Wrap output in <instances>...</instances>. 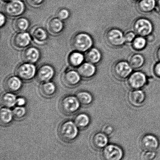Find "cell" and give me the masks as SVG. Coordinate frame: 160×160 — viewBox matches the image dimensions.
<instances>
[{
  "mask_svg": "<svg viewBox=\"0 0 160 160\" xmlns=\"http://www.w3.org/2000/svg\"><path fill=\"white\" fill-rule=\"evenodd\" d=\"M107 39L109 43L115 46L122 45L125 42V37L123 34L117 29L110 31L107 34Z\"/></svg>",
  "mask_w": 160,
  "mask_h": 160,
  "instance_id": "9a60e30c",
  "label": "cell"
},
{
  "mask_svg": "<svg viewBox=\"0 0 160 160\" xmlns=\"http://www.w3.org/2000/svg\"><path fill=\"white\" fill-rule=\"evenodd\" d=\"M77 126L71 121H66L62 123L59 128V136L64 141L71 142L78 136Z\"/></svg>",
  "mask_w": 160,
  "mask_h": 160,
  "instance_id": "6da1fadb",
  "label": "cell"
},
{
  "mask_svg": "<svg viewBox=\"0 0 160 160\" xmlns=\"http://www.w3.org/2000/svg\"><path fill=\"white\" fill-rule=\"evenodd\" d=\"M28 3L32 6H40L43 2V0H27Z\"/></svg>",
  "mask_w": 160,
  "mask_h": 160,
  "instance_id": "8d00e7d4",
  "label": "cell"
},
{
  "mask_svg": "<svg viewBox=\"0 0 160 160\" xmlns=\"http://www.w3.org/2000/svg\"><path fill=\"white\" fill-rule=\"evenodd\" d=\"M3 1H12V0H3Z\"/></svg>",
  "mask_w": 160,
  "mask_h": 160,
  "instance_id": "ee69618b",
  "label": "cell"
},
{
  "mask_svg": "<svg viewBox=\"0 0 160 160\" xmlns=\"http://www.w3.org/2000/svg\"><path fill=\"white\" fill-rule=\"evenodd\" d=\"M31 41V38L29 34L19 32L15 34L12 37V44L15 48L21 49L28 46Z\"/></svg>",
  "mask_w": 160,
  "mask_h": 160,
  "instance_id": "ba28073f",
  "label": "cell"
},
{
  "mask_svg": "<svg viewBox=\"0 0 160 160\" xmlns=\"http://www.w3.org/2000/svg\"><path fill=\"white\" fill-rule=\"evenodd\" d=\"M47 27L51 34H57L62 32L63 25L62 20L58 18H52L48 20Z\"/></svg>",
  "mask_w": 160,
  "mask_h": 160,
  "instance_id": "ffe728a7",
  "label": "cell"
},
{
  "mask_svg": "<svg viewBox=\"0 0 160 160\" xmlns=\"http://www.w3.org/2000/svg\"><path fill=\"white\" fill-rule=\"evenodd\" d=\"M40 91L42 95L47 98L52 96L56 92V87L52 82H43L40 87Z\"/></svg>",
  "mask_w": 160,
  "mask_h": 160,
  "instance_id": "7402d4cb",
  "label": "cell"
},
{
  "mask_svg": "<svg viewBox=\"0 0 160 160\" xmlns=\"http://www.w3.org/2000/svg\"><path fill=\"white\" fill-rule=\"evenodd\" d=\"M86 58L91 63H97L99 62L101 59V54L97 49H92L88 52L86 54Z\"/></svg>",
  "mask_w": 160,
  "mask_h": 160,
  "instance_id": "f1b7e54d",
  "label": "cell"
},
{
  "mask_svg": "<svg viewBox=\"0 0 160 160\" xmlns=\"http://www.w3.org/2000/svg\"><path fill=\"white\" fill-rule=\"evenodd\" d=\"M146 42L145 39L142 37H138L135 39L134 41V45L135 48L137 49H140L145 46Z\"/></svg>",
  "mask_w": 160,
  "mask_h": 160,
  "instance_id": "836d02e7",
  "label": "cell"
},
{
  "mask_svg": "<svg viewBox=\"0 0 160 160\" xmlns=\"http://www.w3.org/2000/svg\"><path fill=\"white\" fill-rule=\"evenodd\" d=\"M128 99L132 106H140L145 101V94L140 89L132 90L128 94Z\"/></svg>",
  "mask_w": 160,
  "mask_h": 160,
  "instance_id": "2e32d148",
  "label": "cell"
},
{
  "mask_svg": "<svg viewBox=\"0 0 160 160\" xmlns=\"http://www.w3.org/2000/svg\"><path fill=\"white\" fill-rule=\"evenodd\" d=\"M54 75V69L51 66L43 65L39 69L38 71V79L42 82H48L52 78Z\"/></svg>",
  "mask_w": 160,
  "mask_h": 160,
  "instance_id": "e0dca14e",
  "label": "cell"
},
{
  "mask_svg": "<svg viewBox=\"0 0 160 160\" xmlns=\"http://www.w3.org/2000/svg\"><path fill=\"white\" fill-rule=\"evenodd\" d=\"M62 81L63 84L68 87H75L80 82V75L74 70H69L63 73Z\"/></svg>",
  "mask_w": 160,
  "mask_h": 160,
  "instance_id": "7c38bea8",
  "label": "cell"
},
{
  "mask_svg": "<svg viewBox=\"0 0 160 160\" xmlns=\"http://www.w3.org/2000/svg\"><path fill=\"white\" fill-rule=\"evenodd\" d=\"M14 117L17 119H21L25 117L26 113V111L25 108L19 106L16 107L12 111Z\"/></svg>",
  "mask_w": 160,
  "mask_h": 160,
  "instance_id": "1f68e13d",
  "label": "cell"
},
{
  "mask_svg": "<svg viewBox=\"0 0 160 160\" xmlns=\"http://www.w3.org/2000/svg\"><path fill=\"white\" fill-rule=\"evenodd\" d=\"M147 78L143 73L140 72H135L129 77L127 84L128 87L132 90L140 89L145 85Z\"/></svg>",
  "mask_w": 160,
  "mask_h": 160,
  "instance_id": "52a82bcc",
  "label": "cell"
},
{
  "mask_svg": "<svg viewBox=\"0 0 160 160\" xmlns=\"http://www.w3.org/2000/svg\"><path fill=\"white\" fill-rule=\"evenodd\" d=\"M22 85L21 80L17 76L9 77L6 78L4 83L5 88L10 92L18 91L21 88Z\"/></svg>",
  "mask_w": 160,
  "mask_h": 160,
  "instance_id": "d6986e66",
  "label": "cell"
},
{
  "mask_svg": "<svg viewBox=\"0 0 160 160\" xmlns=\"http://www.w3.org/2000/svg\"><path fill=\"white\" fill-rule=\"evenodd\" d=\"M84 57L83 54L78 52H73L70 55L68 58L69 62L72 66H79L84 61Z\"/></svg>",
  "mask_w": 160,
  "mask_h": 160,
  "instance_id": "484cf974",
  "label": "cell"
},
{
  "mask_svg": "<svg viewBox=\"0 0 160 160\" xmlns=\"http://www.w3.org/2000/svg\"><path fill=\"white\" fill-rule=\"evenodd\" d=\"M158 7H159V10L160 11V0H159V1H158Z\"/></svg>",
  "mask_w": 160,
  "mask_h": 160,
  "instance_id": "7bdbcfd3",
  "label": "cell"
},
{
  "mask_svg": "<svg viewBox=\"0 0 160 160\" xmlns=\"http://www.w3.org/2000/svg\"><path fill=\"white\" fill-rule=\"evenodd\" d=\"M90 142L92 147L95 149H103L107 145L108 136L103 132L96 133L91 137Z\"/></svg>",
  "mask_w": 160,
  "mask_h": 160,
  "instance_id": "30bf717a",
  "label": "cell"
},
{
  "mask_svg": "<svg viewBox=\"0 0 160 160\" xmlns=\"http://www.w3.org/2000/svg\"><path fill=\"white\" fill-rule=\"evenodd\" d=\"M13 113L7 108H3L1 110V121L4 125H7L12 122Z\"/></svg>",
  "mask_w": 160,
  "mask_h": 160,
  "instance_id": "83f0119b",
  "label": "cell"
},
{
  "mask_svg": "<svg viewBox=\"0 0 160 160\" xmlns=\"http://www.w3.org/2000/svg\"><path fill=\"white\" fill-rule=\"evenodd\" d=\"M26 100L24 98H19L17 100L16 103L18 106H22L26 104Z\"/></svg>",
  "mask_w": 160,
  "mask_h": 160,
  "instance_id": "f35d334b",
  "label": "cell"
},
{
  "mask_svg": "<svg viewBox=\"0 0 160 160\" xmlns=\"http://www.w3.org/2000/svg\"><path fill=\"white\" fill-rule=\"evenodd\" d=\"M90 122L88 116L84 113L78 114L75 117L74 123L80 129H84L87 127Z\"/></svg>",
  "mask_w": 160,
  "mask_h": 160,
  "instance_id": "cb8c5ba5",
  "label": "cell"
},
{
  "mask_svg": "<svg viewBox=\"0 0 160 160\" xmlns=\"http://www.w3.org/2000/svg\"><path fill=\"white\" fill-rule=\"evenodd\" d=\"M103 132L104 134L106 135L107 136L109 135L113 132V128L112 126L107 125L105 126L103 128Z\"/></svg>",
  "mask_w": 160,
  "mask_h": 160,
  "instance_id": "d590c367",
  "label": "cell"
},
{
  "mask_svg": "<svg viewBox=\"0 0 160 160\" xmlns=\"http://www.w3.org/2000/svg\"><path fill=\"white\" fill-rule=\"evenodd\" d=\"M1 101L3 106L5 107H12L16 104V97L12 93L4 94L2 97Z\"/></svg>",
  "mask_w": 160,
  "mask_h": 160,
  "instance_id": "4316f807",
  "label": "cell"
},
{
  "mask_svg": "<svg viewBox=\"0 0 160 160\" xmlns=\"http://www.w3.org/2000/svg\"><path fill=\"white\" fill-rule=\"evenodd\" d=\"M123 155L122 149L118 146L112 144L107 145L101 153L103 160H122Z\"/></svg>",
  "mask_w": 160,
  "mask_h": 160,
  "instance_id": "277c9868",
  "label": "cell"
},
{
  "mask_svg": "<svg viewBox=\"0 0 160 160\" xmlns=\"http://www.w3.org/2000/svg\"><path fill=\"white\" fill-rule=\"evenodd\" d=\"M96 69L91 63H85L80 66L78 69V73L80 76L84 78H89L93 76Z\"/></svg>",
  "mask_w": 160,
  "mask_h": 160,
  "instance_id": "44dd1931",
  "label": "cell"
},
{
  "mask_svg": "<svg viewBox=\"0 0 160 160\" xmlns=\"http://www.w3.org/2000/svg\"><path fill=\"white\" fill-rule=\"evenodd\" d=\"M158 59H159L160 60V48L159 49V50H158Z\"/></svg>",
  "mask_w": 160,
  "mask_h": 160,
  "instance_id": "b9f144b4",
  "label": "cell"
},
{
  "mask_svg": "<svg viewBox=\"0 0 160 160\" xmlns=\"http://www.w3.org/2000/svg\"><path fill=\"white\" fill-rule=\"evenodd\" d=\"M5 17L2 14V13L1 14V26H2L5 23Z\"/></svg>",
  "mask_w": 160,
  "mask_h": 160,
  "instance_id": "60d3db41",
  "label": "cell"
},
{
  "mask_svg": "<svg viewBox=\"0 0 160 160\" xmlns=\"http://www.w3.org/2000/svg\"><path fill=\"white\" fill-rule=\"evenodd\" d=\"M31 36L34 42L38 44H43L48 39L46 31L40 27H35L31 31Z\"/></svg>",
  "mask_w": 160,
  "mask_h": 160,
  "instance_id": "ac0fdd59",
  "label": "cell"
},
{
  "mask_svg": "<svg viewBox=\"0 0 160 160\" xmlns=\"http://www.w3.org/2000/svg\"><path fill=\"white\" fill-rule=\"evenodd\" d=\"M156 5L155 0H142L139 6L142 10L144 12H149L154 8Z\"/></svg>",
  "mask_w": 160,
  "mask_h": 160,
  "instance_id": "f546056e",
  "label": "cell"
},
{
  "mask_svg": "<svg viewBox=\"0 0 160 160\" xmlns=\"http://www.w3.org/2000/svg\"><path fill=\"white\" fill-rule=\"evenodd\" d=\"M143 63V58L139 54H136L133 56L130 61L131 67L134 68H139L142 66Z\"/></svg>",
  "mask_w": 160,
  "mask_h": 160,
  "instance_id": "4dcf8cb0",
  "label": "cell"
},
{
  "mask_svg": "<svg viewBox=\"0 0 160 160\" xmlns=\"http://www.w3.org/2000/svg\"><path fill=\"white\" fill-rule=\"evenodd\" d=\"M80 104L83 106H88L92 103V97L91 94L86 91H81L78 92L77 95Z\"/></svg>",
  "mask_w": 160,
  "mask_h": 160,
  "instance_id": "d4e9b609",
  "label": "cell"
},
{
  "mask_svg": "<svg viewBox=\"0 0 160 160\" xmlns=\"http://www.w3.org/2000/svg\"><path fill=\"white\" fill-rule=\"evenodd\" d=\"M134 29L136 32L139 35L145 36L151 33L152 30V26L148 20L141 19L136 22Z\"/></svg>",
  "mask_w": 160,
  "mask_h": 160,
  "instance_id": "8fae6325",
  "label": "cell"
},
{
  "mask_svg": "<svg viewBox=\"0 0 160 160\" xmlns=\"http://www.w3.org/2000/svg\"><path fill=\"white\" fill-rule=\"evenodd\" d=\"M35 72V67L32 64L26 63L21 64L17 67L15 74L20 79L27 81L33 78Z\"/></svg>",
  "mask_w": 160,
  "mask_h": 160,
  "instance_id": "5b68a950",
  "label": "cell"
},
{
  "mask_svg": "<svg viewBox=\"0 0 160 160\" xmlns=\"http://www.w3.org/2000/svg\"><path fill=\"white\" fill-rule=\"evenodd\" d=\"M141 145L145 150L155 151L159 147V142L158 139L154 136L147 134L142 137Z\"/></svg>",
  "mask_w": 160,
  "mask_h": 160,
  "instance_id": "9c48e42d",
  "label": "cell"
},
{
  "mask_svg": "<svg viewBox=\"0 0 160 160\" xmlns=\"http://www.w3.org/2000/svg\"><path fill=\"white\" fill-rule=\"evenodd\" d=\"M136 1H137V0H136Z\"/></svg>",
  "mask_w": 160,
  "mask_h": 160,
  "instance_id": "f6af8a7d",
  "label": "cell"
},
{
  "mask_svg": "<svg viewBox=\"0 0 160 160\" xmlns=\"http://www.w3.org/2000/svg\"><path fill=\"white\" fill-rule=\"evenodd\" d=\"M92 41L88 34L84 33L77 34L72 40V45L74 49L80 52H84L92 47Z\"/></svg>",
  "mask_w": 160,
  "mask_h": 160,
  "instance_id": "7a4b0ae2",
  "label": "cell"
},
{
  "mask_svg": "<svg viewBox=\"0 0 160 160\" xmlns=\"http://www.w3.org/2000/svg\"><path fill=\"white\" fill-rule=\"evenodd\" d=\"M135 37V34L134 33L130 32L125 35V41L131 42L132 41Z\"/></svg>",
  "mask_w": 160,
  "mask_h": 160,
  "instance_id": "74e56055",
  "label": "cell"
},
{
  "mask_svg": "<svg viewBox=\"0 0 160 160\" xmlns=\"http://www.w3.org/2000/svg\"><path fill=\"white\" fill-rule=\"evenodd\" d=\"M24 10V4L19 0L11 1L4 8V12L11 17H16L21 15Z\"/></svg>",
  "mask_w": 160,
  "mask_h": 160,
  "instance_id": "8992f818",
  "label": "cell"
},
{
  "mask_svg": "<svg viewBox=\"0 0 160 160\" xmlns=\"http://www.w3.org/2000/svg\"><path fill=\"white\" fill-rule=\"evenodd\" d=\"M40 56V52L38 49L34 47H30L23 52L22 58L24 62L33 64L38 61Z\"/></svg>",
  "mask_w": 160,
  "mask_h": 160,
  "instance_id": "5bb4252c",
  "label": "cell"
},
{
  "mask_svg": "<svg viewBox=\"0 0 160 160\" xmlns=\"http://www.w3.org/2000/svg\"><path fill=\"white\" fill-rule=\"evenodd\" d=\"M80 103L77 97L67 95L62 99L59 103V107L62 112L67 114H72L77 112Z\"/></svg>",
  "mask_w": 160,
  "mask_h": 160,
  "instance_id": "3957f363",
  "label": "cell"
},
{
  "mask_svg": "<svg viewBox=\"0 0 160 160\" xmlns=\"http://www.w3.org/2000/svg\"><path fill=\"white\" fill-rule=\"evenodd\" d=\"M156 152L152 151H145L142 152L141 154V160H155L156 157Z\"/></svg>",
  "mask_w": 160,
  "mask_h": 160,
  "instance_id": "d6a6232c",
  "label": "cell"
},
{
  "mask_svg": "<svg viewBox=\"0 0 160 160\" xmlns=\"http://www.w3.org/2000/svg\"><path fill=\"white\" fill-rule=\"evenodd\" d=\"M29 26V22L25 18H19L14 20L13 27L15 31L23 32L26 31Z\"/></svg>",
  "mask_w": 160,
  "mask_h": 160,
  "instance_id": "603a6c76",
  "label": "cell"
},
{
  "mask_svg": "<svg viewBox=\"0 0 160 160\" xmlns=\"http://www.w3.org/2000/svg\"><path fill=\"white\" fill-rule=\"evenodd\" d=\"M69 16V12L67 9H61L58 13V18L61 20H65L68 18Z\"/></svg>",
  "mask_w": 160,
  "mask_h": 160,
  "instance_id": "e575fe53",
  "label": "cell"
},
{
  "mask_svg": "<svg viewBox=\"0 0 160 160\" xmlns=\"http://www.w3.org/2000/svg\"><path fill=\"white\" fill-rule=\"evenodd\" d=\"M155 72L156 76L160 78V63L158 64L155 67Z\"/></svg>",
  "mask_w": 160,
  "mask_h": 160,
  "instance_id": "ab89813d",
  "label": "cell"
},
{
  "mask_svg": "<svg viewBox=\"0 0 160 160\" xmlns=\"http://www.w3.org/2000/svg\"><path fill=\"white\" fill-rule=\"evenodd\" d=\"M132 70L131 67L128 63L120 62L114 67V75L119 79H125L131 74Z\"/></svg>",
  "mask_w": 160,
  "mask_h": 160,
  "instance_id": "4fadbf2b",
  "label": "cell"
}]
</instances>
